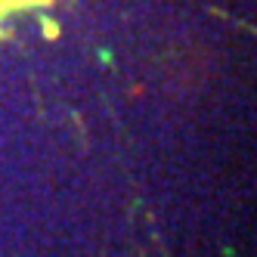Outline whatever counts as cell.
Here are the masks:
<instances>
[{"instance_id":"cell-1","label":"cell","mask_w":257,"mask_h":257,"mask_svg":"<svg viewBox=\"0 0 257 257\" xmlns=\"http://www.w3.org/2000/svg\"><path fill=\"white\" fill-rule=\"evenodd\" d=\"M50 0H0V16L19 13V10H34V7H47Z\"/></svg>"}]
</instances>
